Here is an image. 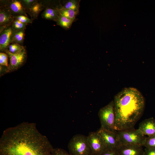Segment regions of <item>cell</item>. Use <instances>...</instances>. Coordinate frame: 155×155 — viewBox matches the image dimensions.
<instances>
[{
  "label": "cell",
  "instance_id": "6da1fadb",
  "mask_svg": "<svg viewBox=\"0 0 155 155\" xmlns=\"http://www.w3.org/2000/svg\"><path fill=\"white\" fill-rule=\"evenodd\" d=\"M53 148L34 123L23 122L8 128L0 139V155H52Z\"/></svg>",
  "mask_w": 155,
  "mask_h": 155
},
{
  "label": "cell",
  "instance_id": "7a4b0ae2",
  "mask_svg": "<svg viewBox=\"0 0 155 155\" xmlns=\"http://www.w3.org/2000/svg\"><path fill=\"white\" fill-rule=\"evenodd\" d=\"M115 129L119 131L134 127L144 111V97L137 89L125 88L114 99Z\"/></svg>",
  "mask_w": 155,
  "mask_h": 155
},
{
  "label": "cell",
  "instance_id": "3957f363",
  "mask_svg": "<svg viewBox=\"0 0 155 155\" xmlns=\"http://www.w3.org/2000/svg\"><path fill=\"white\" fill-rule=\"evenodd\" d=\"M68 148L71 155H92L87 137L82 134L74 135L69 142Z\"/></svg>",
  "mask_w": 155,
  "mask_h": 155
},
{
  "label": "cell",
  "instance_id": "277c9868",
  "mask_svg": "<svg viewBox=\"0 0 155 155\" xmlns=\"http://www.w3.org/2000/svg\"><path fill=\"white\" fill-rule=\"evenodd\" d=\"M117 131L121 145L143 146L146 137L138 129L133 127Z\"/></svg>",
  "mask_w": 155,
  "mask_h": 155
},
{
  "label": "cell",
  "instance_id": "5b68a950",
  "mask_svg": "<svg viewBox=\"0 0 155 155\" xmlns=\"http://www.w3.org/2000/svg\"><path fill=\"white\" fill-rule=\"evenodd\" d=\"M101 127L112 131L115 129V114L113 100L101 108L98 112Z\"/></svg>",
  "mask_w": 155,
  "mask_h": 155
},
{
  "label": "cell",
  "instance_id": "8992f818",
  "mask_svg": "<svg viewBox=\"0 0 155 155\" xmlns=\"http://www.w3.org/2000/svg\"><path fill=\"white\" fill-rule=\"evenodd\" d=\"M96 131L104 141L107 150H117L121 145L117 131H112L100 127Z\"/></svg>",
  "mask_w": 155,
  "mask_h": 155
},
{
  "label": "cell",
  "instance_id": "52a82bcc",
  "mask_svg": "<svg viewBox=\"0 0 155 155\" xmlns=\"http://www.w3.org/2000/svg\"><path fill=\"white\" fill-rule=\"evenodd\" d=\"M87 137L92 155H100L107 150L104 141L97 131L90 132Z\"/></svg>",
  "mask_w": 155,
  "mask_h": 155
},
{
  "label": "cell",
  "instance_id": "ba28073f",
  "mask_svg": "<svg viewBox=\"0 0 155 155\" xmlns=\"http://www.w3.org/2000/svg\"><path fill=\"white\" fill-rule=\"evenodd\" d=\"M9 58V63L7 71H13L18 69L24 63L26 58L25 49L18 53L12 54L6 52Z\"/></svg>",
  "mask_w": 155,
  "mask_h": 155
},
{
  "label": "cell",
  "instance_id": "9c48e42d",
  "mask_svg": "<svg viewBox=\"0 0 155 155\" xmlns=\"http://www.w3.org/2000/svg\"><path fill=\"white\" fill-rule=\"evenodd\" d=\"M11 27H9L1 31L0 50L6 52L9 46L12 42V38L14 32Z\"/></svg>",
  "mask_w": 155,
  "mask_h": 155
},
{
  "label": "cell",
  "instance_id": "30bf717a",
  "mask_svg": "<svg viewBox=\"0 0 155 155\" xmlns=\"http://www.w3.org/2000/svg\"><path fill=\"white\" fill-rule=\"evenodd\" d=\"M117 151L119 155H143L142 146L135 145H121Z\"/></svg>",
  "mask_w": 155,
  "mask_h": 155
},
{
  "label": "cell",
  "instance_id": "8fae6325",
  "mask_svg": "<svg viewBox=\"0 0 155 155\" xmlns=\"http://www.w3.org/2000/svg\"><path fill=\"white\" fill-rule=\"evenodd\" d=\"M138 129L144 135H155V119L150 118L143 120L140 124Z\"/></svg>",
  "mask_w": 155,
  "mask_h": 155
},
{
  "label": "cell",
  "instance_id": "7c38bea8",
  "mask_svg": "<svg viewBox=\"0 0 155 155\" xmlns=\"http://www.w3.org/2000/svg\"><path fill=\"white\" fill-rule=\"evenodd\" d=\"M14 16L8 8H0V25L1 27H6L12 24L14 18Z\"/></svg>",
  "mask_w": 155,
  "mask_h": 155
},
{
  "label": "cell",
  "instance_id": "4fadbf2b",
  "mask_svg": "<svg viewBox=\"0 0 155 155\" xmlns=\"http://www.w3.org/2000/svg\"><path fill=\"white\" fill-rule=\"evenodd\" d=\"M8 8L13 15L26 16L25 9L20 1L13 0L9 4Z\"/></svg>",
  "mask_w": 155,
  "mask_h": 155
},
{
  "label": "cell",
  "instance_id": "5bb4252c",
  "mask_svg": "<svg viewBox=\"0 0 155 155\" xmlns=\"http://www.w3.org/2000/svg\"><path fill=\"white\" fill-rule=\"evenodd\" d=\"M59 15L58 8H48L46 9L42 14L44 18L55 20Z\"/></svg>",
  "mask_w": 155,
  "mask_h": 155
},
{
  "label": "cell",
  "instance_id": "9a60e30c",
  "mask_svg": "<svg viewBox=\"0 0 155 155\" xmlns=\"http://www.w3.org/2000/svg\"><path fill=\"white\" fill-rule=\"evenodd\" d=\"M59 15L66 17L73 21L79 12L71 9H68L63 6L58 9Z\"/></svg>",
  "mask_w": 155,
  "mask_h": 155
},
{
  "label": "cell",
  "instance_id": "2e32d148",
  "mask_svg": "<svg viewBox=\"0 0 155 155\" xmlns=\"http://www.w3.org/2000/svg\"><path fill=\"white\" fill-rule=\"evenodd\" d=\"M55 21L56 22L57 24L65 29L70 28L74 21L59 15Z\"/></svg>",
  "mask_w": 155,
  "mask_h": 155
},
{
  "label": "cell",
  "instance_id": "e0dca14e",
  "mask_svg": "<svg viewBox=\"0 0 155 155\" xmlns=\"http://www.w3.org/2000/svg\"><path fill=\"white\" fill-rule=\"evenodd\" d=\"M80 0H70L66 1L62 6L65 8L79 12Z\"/></svg>",
  "mask_w": 155,
  "mask_h": 155
},
{
  "label": "cell",
  "instance_id": "ac0fdd59",
  "mask_svg": "<svg viewBox=\"0 0 155 155\" xmlns=\"http://www.w3.org/2000/svg\"><path fill=\"white\" fill-rule=\"evenodd\" d=\"M24 30L14 31L13 36L12 43L19 44L22 43L24 40Z\"/></svg>",
  "mask_w": 155,
  "mask_h": 155
},
{
  "label": "cell",
  "instance_id": "d6986e66",
  "mask_svg": "<svg viewBox=\"0 0 155 155\" xmlns=\"http://www.w3.org/2000/svg\"><path fill=\"white\" fill-rule=\"evenodd\" d=\"M24 49V47L20 44L12 43L9 46L7 51L12 54H15L20 52Z\"/></svg>",
  "mask_w": 155,
  "mask_h": 155
},
{
  "label": "cell",
  "instance_id": "ffe728a7",
  "mask_svg": "<svg viewBox=\"0 0 155 155\" xmlns=\"http://www.w3.org/2000/svg\"><path fill=\"white\" fill-rule=\"evenodd\" d=\"M143 146L146 148L155 149V135L146 137Z\"/></svg>",
  "mask_w": 155,
  "mask_h": 155
},
{
  "label": "cell",
  "instance_id": "44dd1931",
  "mask_svg": "<svg viewBox=\"0 0 155 155\" xmlns=\"http://www.w3.org/2000/svg\"><path fill=\"white\" fill-rule=\"evenodd\" d=\"M42 8V6L40 3L35 2L29 8V11L31 14L36 16L38 14Z\"/></svg>",
  "mask_w": 155,
  "mask_h": 155
},
{
  "label": "cell",
  "instance_id": "7402d4cb",
  "mask_svg": "<svg viewBox=\"0 0 155 155\" xmlns=\"http://www.w3.org/2000/svg\"><path fill=\"white\" fill-rule=\"evenodd\" d=\"M12 28L15 31L24 30L26 24L23 23L18 20L14 19L12 23Z\"/></svg>",
  "mask_w": 155,
  "mask_h": 155
},
{
  "label": "cell",
  "instance_id": "603a6c76",
  "mask_svg": "<svg viewBox=\"0 0 155 155\" xmlns=\"http://www.w3.org/2000/svg\"><path fill=\"white\" fill-rule=\"evenodd\" d=\"M9 56L7 53L3 52L0 53V64L4 66L7 68L9 67L8 57Z\"/></svg>",
  "mask_w": 155,
  "mask_h": 155
},
{
  "label": "cell",
  "instance_id": "cb8c5ba5",
  "mask_svg": "<svg viewBox=\"0 0 155 155\" xmlns=\"http://www.w3.org/2000/svg\"><path fill=\"white\" fill-rule=\"evenodd\" d=\"M52 155H71L63 149L57 148H54L52 152Z\"/></svg>",
  "mask_w": 155,
  "mask_h": 155
},
{
  "label": "cell",
  "instance_id": "d4e9b609",
  "mask_svg": "<svg viewBox=\"0 0 155 155\" xmlns=\"http://www.w3.org/2000/svg\"><path fill=\"white\" fill-rule=\"evenodd\" d=\"M15 17V19L24 24L31 23L32 22V20L31 19L24 15L18 16Z\"/></svg>",
  "mask_w": 155,
  "mask_h": 155
},
{
  "label": "cell",
  "instance_id": "484cf974",
  "mask_svg": "<svg viewBox=\"0 0 155 155\" xmlns=\"http://www.w3.org/2000/svg\"><path fill=\"white\" fill-rule=\"evenodd\" d=\"M100 155H119L117 150H106Z\"/></svg>",
  "mask_w": 155,
  "mask_h": 155
},
{
  "label": "cell",
  "instance_id": "4316f807",
  "mask_svg": "<svg viewBox=\"0 0 155 155\" xmlns=\"http://www.w3.org/2000/svg\"><path fill=\"white\" fill-rule=\"evenodd\" d=\"M143 155H155V149L146 148Z\"/></svg>",
  "mask_w": 155,
  "mask_h": 155
},
{
  "label": "cell",
  "instance_id": "83f0119b",
  "mask_svg": "<svg viewBox=\"0 0 155 155\" xmlns=\"http://www.w3.org/2000/svg\"><path fill=\"white\" fill-rule=\"evenodd\" d=\"M22 1L25 5L29 6V8L36 2L34 0H23Z\"/></svg>",
  "mask_w": 155,
  "mask_h": 155
}]
</instances>
